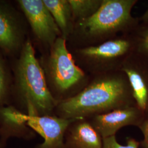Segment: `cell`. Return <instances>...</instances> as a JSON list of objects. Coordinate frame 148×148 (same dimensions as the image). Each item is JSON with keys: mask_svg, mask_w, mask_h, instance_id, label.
Instances as JSON below:
<instances>
[{"mask_svg": "<svg viewBox=\"0 0 148 148\" xmlns=\"http://www.w3.org/2000/svg\"><path fill=\"white\" fill-rule=\"evenodd\" d=\"M136 106L130 84L119 77H108L92 83L76 95L59 101L57 116L84 119L113 110Z\"/></svg>", "mask_w": 148, "mask_h": 148, "instance_id": "cell-1", "label": "cell"}, {"mask_svg": "<svg viewBox=\"0 0 148 148\" xmlns=\"http://www.w3.org/2000/svg\"><path fill=\"white\" fill-rule=\"evenodd\" d=\"M16 70L18 100L30 115H52L59 101L48 88L44 72L29 40L23 46Z\"/></svg>", "mask_w": 148, "mask_h": 148, "instance_id": "cell-2", "label": "cell"}, {"mask_svg": "<svg viewBox=\"0 0 148 148\" xmlns=\"http://www.w3.org/2000/svg\"><path fill=\"white\" fill-rule=\"evenodd\" d=\"M136 0H103L92 16L82 19L79 26L88 36H99L115 32L133 20L131 11Z\"/></svg>", "mask_w": 148, "mask_h": 148, "instance_id": "cell-3", "label": "cell"}, {"mask_svg": "<svg viewBox=\"0 0 148 148\" xmlns=\"http://www.w3.org/2000/svg\"><path fill=\"white\" fill-rule=\"evenodd\" d=\"M52 46L49 60L50 74L56 88L63 93L79 83L84 73L75 63L65 38H57Z\"/></svg>", "mask_w": 148, "mask_h": 148, "instance_id": "cell-4", "label": "cell"}, {"mask_svg": "<svg viewBox=\"0 0 148 148\" xmlns=\"http://www.w3.org/2000/svg\"><path fill=\"white\" fill-rule=\"evenodd\" d=\"M18 2L35 36L41 41L52 46L61 32L43 1L21 0Z\"/></svg>", "mask_w": 148, "mask_h": 148, "instance_id": "cell-5", "label": "cell"}, {"mask_svg": "<svg viewBox=\"0 0 148 148\" xmlns=\"http://www.w3.org/2000/svg\"><path fill=\"white\" fill-rule=\"evenodd\" d=\"M146 116L137 106H130L93 116L90 122L102 138H106L115 136L122 127H139Z\"/></svg>", "mask_w": 148, "mask_h": 148, "instance_id": "cell-6", "label": "cell"}, {"mask_svg": "<svg viewBox=\"0 0 148 148\" xmlns=\"http://www.w3.org/2000/svg\"><path fill=\"white\" fill-rule=\"evenodd\" d=\"M28 115V126L43 139L42 143L35 148H65V133L69 125L77 119L52 115Z\"/></svg>", "mask_w": 148, "mask_h": 148, "instance_id": "cell-7", "label": "cell"}, {"mask_svg": "<svg viewBox=\"0 0 148 148\" xmlns=\"http://www.w3.org/2000/svg\"><path fill=\"white\" fill-rule=\"evenodd\" d=\"M29 115L15 106H0V148H5L11 138L30 140L35 132L27 125Z\"/></svg>", "mask_w": 148, "mask_h": 148, "instance_id": "cell-8", "label": "cell"}, {"mask_svg": "<svg viewBox=\"0 0 148 148\" xmlns=\"http://www.w3.org/2000/svg\"><path fill=\"white\" fill-rule=\"evenodd\" d=\"M64 144L65 148H103V138L90 121L77 119L68 128Z\"/></svg>", "mask_w": 148, "mask_h": 148, "instance_id": "cell-9", "label": "cell"}, {"mask_svg": "<svg viewBox=\"0 0 148 148\" xmlns=\"http://www.w3.org/2000/svg\"><path fill=\"white\" fill-rule=\"evenodd\" d=\"M21 42V30L14 16L0 5V48L11 53L19 48Z\"/></svg>", "mask_w": 148, "mask_h": 148, "instance_id": "cell-10", "label": "cell"}, {"mask_svg": "<svg viewBox=\"0 0 148 148\" xmlns=\"http://www.w3.org/2000/svg\"><path fill=\"white\" fill-rule=\"evenodd\" d=\"M128 79L136 105L146 115L148 114V75L138 66L124 68Z\"/></svg>", "mask_w": 148, "mask_h": 148, "instance_id": "cell-11", "label": "cell"}, {"mask_svg": "<svg viewBox=\"0 0 148 148\" xmlns=\"http://www.w3.org/2000/svg\"><path fill=\"white\" fill-rule=\"evenodd\" d=\"M130 48L129 41L123 40H111L98 46L85 48L80 53L86 57L95 59L115 58L125 54Z\"/></svg>", "mask_w": 148, "mask_h": 148, "instance_id": "cell-12", "label": "cell"}, {"mask_svg": "<svg viewBox=\"0 0 148 148\" xmlns=\"http://www.w3.org/2000/svg\"><path fill=\"white\" fill-rule=\"evenodd\" d=\"M65 38L69 35L72 14L69 1L66 0H43Z\"/></svg>", "mask_w": 148, "mask_h": 148, "instance_id": "cell-13", "label": "cell"}, {"mask_svg": "<svg viewBox=\"0 0 148 148\" xmlns=\"http://www.w3.org/2000/svg\"><path fill=\"white\" fill-rule=\"evenodd\" d=\"M72 14L84 19L95 13L101 4V0H69Z\"/></svg>", "mask_w": 148, "mask_h": 148, "instance_id": "cell-14", "label": "cell"}, {"mask_svg": "<svg viewBox=\"0 0 148 148\" xmlns=\"http://www.w3.org/2000/svg\"><path fill=\"white\" fill-rule=\"evenodd\" d=\"M9 98L7 74L4 65L0 59V106H7Z\"/></svg>", "mask_w": 148, "mask_h": 148, "instance_id": "cell-15", "label": "cell"}, {"mask_svg": "<svg viewBox=\"0 0 148 148\" xmlns=\"http://www.w3.org/2000/svg\"><path fill=\"white\" fill-rule=\"evenodd\" d=\"M140 142L133 138H128L126 145H122L117 140L115 136L103 138V148H139Z\"/></svg>", "mask_w": 148, "mask_h": 148, "instance_id": "cell-16", "label": "cell"}, {"mask_svg": "<svg viewBox=\"0 0 148 148\" xmlns=\"http://www.w3.org/2000/svg\"><path fill=\"white\" fill-rule=\"evenodd\" d=\"M138 127L143 134V139L140 142V145L143 148H148V114Z\"/></svg>", "mask_w": 148, "mask_h": 148, "instance_id": "cell-17", "label": "cell"}, {"mask_svg": "<svg viewBox=\"0 0 148 148\" xmlns=\"http://www.w3.org/2000/svg\"><path fill=\"white\" fill-rule=\"evenodd\" d=\"M139 49L141 52L148 57V30L143 34L139 44Z\"/></svg>", "mask_w": 148, "mask_h": 148, "instance_id": "cell-18", "label": "cell"}, {"mask_svg": "<svg viewBox=\"0 0 148 148\" xmlns=\"http://www.w3.org/2000/svg\"><path fill=\"white\" fill-rule=\"evenodd\" d=\"M142 21H143L144 22H148V8L145 13L143 14V16L141 18Z\"/></svg>", "mask_w": 148, "mask_h": 148, "instance_id": "cell-19", "label": "cell"}]
</instances>
